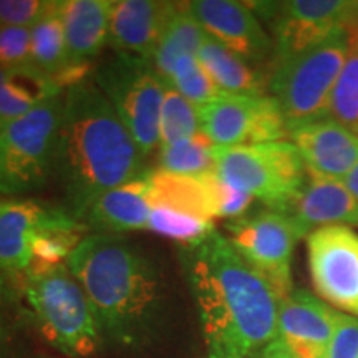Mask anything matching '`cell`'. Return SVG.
I'll return each mask as SVG.
<instances>
[{
    "label": "cell",
    "mask_w": 358,
    "mask_h": 358,
    "mask_svg": "<svg viewBox=\"0 0 358 358\" xmlns=\"http://www.w3.org/2000/svg\"><path fill=\"white\" fill-rule=\"evenodd\" d=\"M179 264L199 312L208 358H257L277 334L280 299L232 248L211 232L179 248Z\"/></svg>",
    "instance_id": "cell-1"
},
{
    "label": "cell",
    "mask_w": 358,
    "mask_h": 358,
    "mask_svg": "<svg viewBox=\"0 0 358 358\" xmlns=\"http://www.w3.org/2000/svg\"><path fill=\"white\" fill-rule=\"evenodd\" d=\"M145 173L131 133L96 83L66 90L53 166L62 209L83 222L100 196Z\"/></svg>",
    "instance_id": "cell-2"
},
{
    "label": "cell",
    "mask_w": 358,
    "mask_h": 358,
    "mask_svg": "<svg viewBox=\"0 0 358 358\" xmlns=\"http://www.w3.org/2000/svg\"><path fill=\"white\" fill-rule=\"evenodd\" d=\"M87 294L103 338L140 350L158 337L164 319V282L155 259L128 237L87 236L66 259Z\"/></svg>",
    "instance_id": "cell-3"
},
{
    "label": "cell",
    "mask_w": 358,
    "mask_h": 358,
    "mask_svg": "<svg viewBox=\"0 0 358 358\" xmlns=\"http://www.w3.org/2000/svg\"><path fill=\"white\" fill-rule=\"evenodd\" d=\"M45 342L69 358H88L101 345V330L87 294L66 264L29 268L15 279Z\"/></svg>",
    "instance_id": "cell-4"
},
{
    "label": "cell",
    "mask_w": 358,
    "mask_h": 358,
    "mask_svg": "<svg viewBox=\"0 0 358 358\" xmlns=\"http://www.w3.org/2000/svg\"><path fill=\"white\" fill-rule=\"evenodd\" d=\"M348 53L345 27L324 42L272 66L268 90L289 131L327 120L332 90Z\"/></svg>",
    "instance_id": "cell-5"
},
{
    "label": "cell",
    "mask_w": 358,
    "mask_h": 358,
    "mask_svg": "<svg viewBox=\"0 0 358 358\" xmlns=\"http://www.w3.org/2000/svg\"><path fill=\"white\" fill-rule=\"evenodd\" d=\"M214 173L279 213L289 211L308 174L301 153L289 141L216 146Z\"/></svg>",
    "instance_id": "cell-6"
},
{
    "label": "cell",
    "mask_w": 358,
    "mask_h": 358,
    "mask_svg": "<svg viewBox=\"0 0 358 358\" xmlns=\"http://www.w3.org/2000/svg\"><path fill=\"white\" fill-rule=\"evenodd\" d=\"M64 95L45 100L0 129V196L19 198L53 178Z\"/></svg>",
    "instance_id": "cell-7"
},
{
    "label": "cell",
    "mask_w": 358,
    "mask_h": 358,
    "mask_svg": "<svg viewBox=\"0 0 358 358\" xmlns=\"http://www.w3.org/2000/svg\"><path fill=\"white\" fill-rule=\"evenodd\" d=\"M93 82L131 133L143 158L159 146V118L166 83L151 62L115 53L93 70Z\"/></svg>",
    "instance_id": "cell-8"
},
{
    "label": "cell",
    "mask_w": 358,
    "mask_h": 358,
    "mask_svg": "<svg viewBox=\"0 0 358 358\" xmlns=\"http://www.w3.org/2000/svg\"><path fill=\"white\" fill-rule=\"evenodd\" d=\"M226 231L236 252L271 282L280 301L294 292L292 254L295 244L307 234L292 216L264 209L254 216L227 221Z\"/></svg>",
    "instance_id": "cell-9"
},
{
    "label": "cell",
    "mask_w": 358,
    "mask_h": 358,
    "mask_svg": "<svg viewBox=\"0 0 358 358\" xmlns=\"http://www.w3.org/2000/svg\"><path fill=\"white\" fill-rule=\"evenodd\" d=\"M268 22L272 34V66L315 47L343 29L355 15L358 2L343 0H289L248 3Z\"/></svg>",
    "instance_id": "cell-10"
},
{
    "label": "cell",
    "mask_w": 358,
    "mask_h": 358,
    "mask_svg": "<svg viewBox=\"0 0 358 358\" xmlns=\"http://www.w3.org/2000/svg\"><path fill=\"white\" fill-rule=\"evenodd\" d=\"M201 131L216 146L275 143L290 136L289 127L274 96L221 93L198 106Z\"/></svg>",
    "instance_id": "cell-11"
},
{
    "label": "cell",
    "mask_w": 358,
    "mask_h": 358,
    "mask_svg": "<svg viewBox=\"0 0 358 358\" xmlns=\"http://www.w3.org/2000/svg\"><path fill=\"white\" fill-rule=\"evenodd\" d=\"M308 268L315 292L325 302L358 317V234L329 226L307 237Z\"/></svg>",
    "instance_id": "cell-12"
},
{
    "label": "cell",
    "mask_w": 358,
    "mask_h": 358,
    "mask_svg": "<svg viewBox=\"0 0 358 358\" xmlns=\"http://www.w3.org/2000/svg\"><path fill=\"white\" fill-rule=\"evenodd\" d=\"M337 312L307 290H294L280 301L277 334L264 358H325Z\"/></svg>",
    "instance_id": "cell-13"
},
{
    "label": "cell",
    "mask_w": 358,
    "mask_h": 358,
    "mask_svg": "<svg viewBox=\"0 0 358 358\" xmlns=\"http://www.w3.org/2000/svg\"><path fill=\"white\" fill-rule=\"evenodd\" d=\"M204 34L248 64H262L274 52V43L248 3L232 0L186 2Z\"/></svg>",
    "instance_id": "cell-14"
},
{
    "label": "cell",
    "mask_w": 358,
    "mask_h": 358,
    "mask_svg": "<svg viewBox=\"0 0 358 358\" xmlns=\"http://www.w3.org/2000/svg\"><path fill=\"white\" fill-rule=\"evenodd\" d=\"M178 2L111 0L108 43L115 53L153 62Z\"/></svg>",
    "instance_id": "cell-15"
},
{
    "label": "cell",
    "mask_w": 358,
    "mask_h": 358,
    "mask_svg": "<svg viewBox=\"0 0 358 358\" xmlns=\"http://www.w3.org/2000/svg\"><path fill=\"white\" fill-rule=\"evenodd\" d=\"M53 211L34 199H0V274L15 280L29 271L35 239Z\"/></svg>",
    "instance_id": "cell-16"
},
{
    "label": "cell",
    "mask_w": 358,
    "mask_h": 358,
    "mask_svg": "<svg viewBox=\"0 0 358 358\" xmlns=\"http://www.w3.org/2000/svg\"><path fill=\"white\" fill-rule=\"evenodd\" d=\"M308 171L345 179L358 163V134L327 118L290 131Z\"/></svg>",
    "instance_id": "cell-17"
},
{
    "label": "cell",
    "mask_w": 358,
    "mask_h": 358,
    "mask_svg": "<svg viewBox=\"0 0 358 358\" xmlns=\"http://www.w3.org/2000/svg\"><path fill=\"white\" fill-rule=\"evenodd\" d=\"M301 194L285 214L292 216L306 234L329 226H358V203L343 181L307 169Z\"/></svg>",
    "instance_id": "cell-18"
},
{
    "label": "cell",
    "mask_w": 358,
    "mask_h": 358,
    "mask_svg": "<svg viewBox=\"0 0 358 358\" xmlns=\"http://www.w3.org/2000/svg\"><path fill=\"white\" fill-rule=\"evenodd\" d=\"M148 192L150 182L146 171L140 178L100 196L83 222L96 234L122 236V232L146 229L151 214Z\"/></svg>",
    "instance_id": "cell-19"
},
{
    "label": "cell",
    "mask_w": 358,
    "mask_h": 358,
    "mask_svg": "<svg viewBox=\"0 0 358 358\" xmlns=\"http://www.w3.org/2000/svg\"><path fill=\"white\" fill-rule=\"evenodd\" d=\"M111 0H58L69 65H93L108 43Z\"/></svg>",
    "instance_id": "cell-20"
},
{
    "label": "cell",
    "mask_w": 358,
    "mask_h": 358,
    "mask_svg": "<svg viewBox=\"0 0 358 358\" xmlns=\"http://www.w3.org/2000/svg\"><path fill=\"white\" fill-rule=\"evenodd\" d=\"M213 171L187 176V174L168 173L163 169L148 171L151 206H164L174 211L213 221L217 217L216 198H214Z\"/></svg>",
    "instance_id": "cell-21"
},
{
    "label": "cell",
    "mask_w": 358,
    "mask_h": 358,
    "mask_svg": "<svg viewBox=\"0 0 358 358\" xmlns=\"http://www.w3.org/2000/svg\"><path fill=\"white\" fill-rule=\"evenodd\" d=\"M57 95L64 92L34 64L0 66V129Z\"/></svg>",
    "instance_id": "cell-22"
},
{
    "label": "cell",
    "mask_w": 358,
    "mask_h": 358,
    "mask_svg": "<svg viewBox=\"0 0 358 358\" xmlns=\"http://www.w3.org/2000/svg\"><path fill=\"white\" fill-rule=\"evenodd\" d=\"M198 60L222 93L245 96L264 95L266 87L259 71L208 35L199 48Z\"/></svg>",
    "instance_id": "cell-23"
},
{
    "label": "cell",
    "mask_w": 358,
    "mask_h": 358,
    "mask_svg": "<svg viewBox=\"0 0 358 358\" xmlns=\"http://www.w3.org/2000/svg\"><path fill=\"white\" fill-rule=\"evenodd\" d=\"M206 38L204 30L191 15L187 3H176L171 19H169L158 48H156L153 64L161 78L166 80L179 60L187 57H198L201 45Z\"/></svg>",
    "instance_id": "cell-24"
},
{
    "label": "cell",
    "mask_w": 358,
    "mask_h": 358,
    "mask_svg": "<svg viewBox=\"0 0 358 358\" xmlns=\"http://www.w3.org/2000/svg\"><path fill=\"white\" fill-rule=\"evenodd\" d=\"M30 64L47 73L53 82L69 66L65 30L58 0H48L47 7L30 27Z\"/></svg>",
    "instance_id": "cell-25"
},
{
    "label": "cell",
    "mask_w": 358,
    "mask_h": 358,
    "mask_svg": "<svg viewBox=\"0 0 358 358\" xmlns=\"http://www.w3.org/2000/svg\"><path fill=\"white\" fill-rule=\"evenodd\" d=\"M358 8V7H357ZM348 53L332 90L327 118L358 134V19L357 12L345 25Z\"/></svg>",
    "instance_id": "cell-26"
},
{
    "label": "cell",
    "mask_w": 358,
    "mask_h": 358,
    "mask_svg": "<svg viewBox=\"0 0 358 358\" xmlns=\"http://www.w3.org/2000/svg\"><path fill=\"white\" fill-rule=\"evenodd\" d=\"M216 145L203 131L176 145L159 148V169L168 173L198 176L214 171Z\"/></svg>",
    "instance_id": "cell-27"
},
{
    "label": "cell",
    "mask_w": 358,
    "mask_h": 358,
    "mask_svg": "<svg viewBox=\"0 0 358 358\" xmlns=\"http://www.w3.org/2000/svg\"><path fill=\"white\" fill-rule=\"evenodd\" d=\"M201 131L198 106L166 85L159 118V148L176 145Z\"/></svg>",
    "instance_id": "cell-28"
},
{
    "label": "cell",
    "mask_w": 358,
    "mask_h": 358,
    "mask_svg": "<svg viewBox=\"0 0 358 358\" xmlns=\"http://www.w3.org/2000/svg\"><path fill=\"white\" fill-rule=\"evenodd\" d=\"M148 231L178 241L179 244H194L214 232V222L174 211L164 206H151Z\"/></svg>",
    "instance_id": "cell-29"
},
{
    "label": "cell",
    "mask_w": 358,
    "mask_h": 358,
    "mask_svg": "<svg viewBox=\"0 0 358 358\" xmlns=\"http://www.w3.org/2000/svg\"><path fill=\"white\" fill-rule=\"evenodd\" d=\"M166 85L173 87L196 106L206 105L222 93L214 85L211 77L206 73L198 57H187L179 60L166 80Z\"/></svg>",
    "instance_id": "cell-30"
},
{
    "label": "cell",
    "mask_w": 358,
    "mask_h": 358,
    "mask_svg": "<svg viewBox=\"0 0 358 358\" xmlns=\"http://www.w3.org/2000/svg\"><path fill=\"white\" fill-rule=\"evenodd\" d=\"M30 64V27H0V66Z\"/></svg>",
    "instance_id": "cell-31"
},
{
    "label": "cell",
    "mask_w": 358,
    "mask_h": 358,
    "mask_svg": "<svg viewBox=\"0 0 358 358\" xmlns=\"http://www.w3.org/2000/svg\"><path fill=\"white\" fill-rule=\"evenodd\" d=\"M211 182L214 198H216L217 217L229 219V221L243 217L244 213L249 209V206L252 204V196L231 186L229 182L222 181L214 171L211 174Z\"/></svg>",
    "instance_id": "cell-32"
},
{
    "label": "cell",
    "mask_w": 358,
    "mask_h": 358,
    "mask_svg": "<svg viewBox=\"0 0 358 358\" xmlns=\"http://www.w3.org/2000/svg\"><path fill=\"white\" fill-rule=\"evenodd\" d=\"M325 358H358V317L337 312Z\"/></svg>",
    "instance_id": "cell-33"
},
{
    "label": "cell",
    "mask_w": 358,
    "mask_h": 358,
    "mask_svg": "<svg viewBox=\"0 0 358 358\" xmlns=\"http://www.w3.org/2000/svg\"><path fill=\"white\" fill-rule=\"evenodd\" d=\"M48 0H0V27H32Z\"/></svg>",
    "instance_id": "cell-34"
},
{
    "label": "cell",
    "mask_w": 358,
    "mask_h": 358,
    "mask_svg": "<svg viewBox=\"0 0 358 358\" xmlns=\"http://www.w3.org/2000/svg\"><path fill=\"white\" fill-rule=\"evenodd\" d=\"M10 329H8L7 320L3 319L2 312H0V358L8 357V348H10Z\"/></svg>",
    "instance_id": "cell-35"
},
{
    "label": "cell",
    "mask_w": 358,
    "mask_h": 358,
    "mask_svg": "<svg viewBox=\"0 0 358 358\" xmlns=\"http://www.w3.org/2000/svg\"><path fill=\"white\" fill-rule=\"evenodd\" d=\"M343 185L347 186V189L352 192V196L357 199V203H358V163H357V166L347 174L345 179H343Z\"/></svg>",
    "instance_id": "cell-36"
},
{
    "label": "cell",
    "mask_w": 358,
    "mask_h": 358,
    "mask_svg": "<svg viewBox=\"0 0 358 358\" xmlns=\"http://www.w3.org/2000/svg\"><path fill=\"white\" fill-rule=\"evenodd\" d=\"M357 19H358V8H357Z\"/></svg>",
    "instance_id": "cell-37"
},
{
    "label": "cell",
    "mask_w": 358,
    "mask_h": 358,
    "mask_svg": "<svg viewBox=\"0 0 358 358\" xmlns=\"http://www.w3.org/2000/svg\"><path fill=\"white\" fill-rule=\"evenodd\" d=\"M257 358H264V357H262V355H259V357H257Z\"/></svg>",
    "instance_id": "cell-38"
}]
</instances>
